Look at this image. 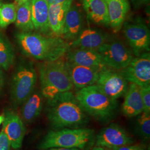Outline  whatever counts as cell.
<instances>
[{
	"label": "cell",
	"instance_id": "6da1fadb",
	"mask_svg": "<svg viewBox=\"0 0 150 150\" xmlns=\"http://www.w3.org/2000/svg\"><path fill=\"white\" fill-rule=\"evenodd\" d=\"M16 40L24 55L42 62L62 59L71 49L69 42L62 38L38 32H18Z\"/></svg>",
	"mask_w": 150,
	"mask_h": 150
},
{
	"label": "cell",
	"instance_id": "7a4b0ae2",
	"mask_svg": "<svg viewBox=\"0 0 150 150\" xmlns=\"http://www.w3.org/2000/svg\"><path fill=\"white\" fill-rule=\"evenodd\" d=\"M47 117L53 129L81 128L89 122L84 111L71 91L59 94L47 100Z\"/></svg>",
	"mask_w": 150,
	"mask_h": 150
},
{
	"label": "cell",
	"instance_id": "3957f363",
	"mask_svg": "<svg viewBox=\"0 0 150 150\" xmlns=\"http://www.w3.org/2000/svg\"><path fill=\"white\" fill-rule=\"evenodd\" d=\"M75 96L86 113L97 121L107 123L118 111V103L106 96L96 85L77 90Z\"/></svg>",
	"mask_w": 150,
	"mask_h": 150
},
{
	"label": "cell",
	"instance_id": "277c9868",
	"mask_svg": "<svg viewBox=\"0 0 150 150\" xmlns=\"http://www.w3.org/2000/svg\"><path fill=\"white\" fill-rule=\"evenodd\" d=\"M41 92L47 100L59 94L71 91L74 87L70 78L66 60L63 58L52 61L42 62L38 67Z\"/></svg>",
	"mask_w": 150,
	"mask_h": 150
},
{
	"label": "cell",
	"instance_id": "5b68a950",
	"mask_svg": "<svg viewBox=\"0 0 150 150\" xmlns=\"http://www.w3.org/2000/svg\"><path fill=\"white\" fill-rule=\"evenodd\" d=\"M95 131L86 128H65L48 131L38 145V149L50 148L79 149L85 150L95 144Z\"/></svg>",
	"mask_w": 150,
	"mask_h": 150
},
{
	"label": "cell",
	"instance_id": "8992f818",
	"mask_svg": "<svg viewBox=\"0 0 150 150\" xmlns=\"http://www.w3.org/2000/svg\"><path fill=\"white\" fill-rule=\"evenodd\" d=\"M37 79V72L32 61L20 59L11 82V99L15 106L22 105L35 90Z\"/></svg>",
	"mask_w": 150,
	"mask_h": 150
},
{
	"label": "cell",
	"instance_id": "52a82bcc",
	"mask_svg": "<svg viewBox=\"0 0 150 150\" xmlns=\"http://www.w3.org/2000/svg\"><path fill=\"white\" fill-rule=\"evenodd\" d=\"M97 50L108 68L122 70L134 57L131 49L119 40H107Z\"/></svg>",
	"mask_w": 150,
	"mask_h": 150
},
{
	"label": "cell",
	"instance_id": "ba28073f",
	"mask_svg": "<svg viewBox=\"0 0 150 150\" xmlns=\"http://www.w3.org/2000/svg\"><path fill=\"white\" fill-rule=\"evenodd\" d=\"M122 27L124 36L135 56L150 52V30L144 22L125 21Z\"/></svg>",
	"mask_w": 150,
	"mask_h": 150
},
{
	"label": "cell",
	"instance_id": "9c48e42d",
	"mask_svg": "<svg viewBox=\"0 0 150 150\" xmlns=\"http://www.w3.org/2000/svg\"><path fill=\"white\" fill-rule=\"evenodd\" d=\"M128 81L120 70L107 68L100 72L95 85L108 97L117 100L128 89Z\"/></svg>",
	"mask_w": 150,
	"mask_h": 150
},
{
	"label": "cell",
	"instance_id": "30bf717a",
	"mask_svg": "<svg viewBox=\"0 0 150 150\" xmlns=\"http://www.w3.org/2000/svg\"><path fill=\"white\" fill-rule=\"evenodd\" d=\"M120 71L128 82L139 87L150 86V52L135 56L127 66Z\"/></svg>",
	"mask_w": 150,
	"mask_h": 150
},
{
	"label": "cell",
	"instance_id": "8fae6325",
	"mask_svg": "<svg viewBox=\"0 0 150 150\" xmlns=\"http://www.w3.org/2000/svg\"><path fill=\"white\" fill-rule=\"evenodd\" d=\"M95 145L107 149H113L134 142L127 132L120 125L111 123L101 130L96 136Z\"/></svg>",
	"mask_w": 150,
	"mask_h": 150
},
{
	"label": "cell",
	"instance_id": "7c38bea8",
	"mask_svg": "<svg viewBox=\"0 0 150 150\" xmlns=\"http://www.w3.org/2000/svg\"><path fill=\"white\" fill-rule=\"evenodd\" d=\"M66 60L75 64L96 69L99 71L108 68L97 50L73 48L66 54Z\"/></svg>",
	"mask_w": 150,
	"mask_h": 150
},
{
	"label": "cell",
	"instance_id": "4fadbf2b",
	"mask_svg": "<svg viewBox=\"0 0 150 150\" xmlns=\"http://www.w3.org/2000/svg\"><path fill=\"white\" fill-rule=\"evenodd\" d=\"M2 130L9 139L11 147L18 149L22 147L26 129L21 118L17 113L8 111L5 113Z\"/></svg>",
	"mask_w": 150,
	"mask_h": 150
},
{
	"label": "cell",
	"instance_id": "5bb4252c",
	"mask_svg": "<svg viewBox=\"0 0 150 150\" xmlns=\"http://www.w3.org/2000/svg\"><path fill=\"white\" fill-rule=\"evenodd\" d=\"M66 62L71 80L77 90L96 83L100 71L75 64L67 60H66Z\"/></svg>",
	"mask_w": 150,
	"mask_h": 150
},
{
	"label": "cell",
	"instance_id": "9a60e30c",
	"mask_svg": "<svg viewBox=\"0 0 150 150\" xmlns=\"http://www.w3.org/2000/svg\"><path fill=\"white\" fill-rule=\"evenodd\" d=\"M108 40V35L94 28H83L74 41L70 42V48H87L97 50Z\"/></svg>",
	"mask_w": 150,
	"mask_h": 150
},
{
	"label": "cell",
	"instance_id": "2e32d148",
	"mask_svg": "<svg viewBox=\"0 0 150 150\" xmlns=\"http://www.w3.org/2000/svg\"><path fill=\"white\" fill-rule=\"evenodd\" d=\"M83 16L80 9L72 5L66 16L61 38L68 42H72L83 30Z\"/></svg>",
	"mask_w": 150,
	"mask_h": 150
},
{
	"label": "cell",
	"instance_id": "e0dca14e",
	"mask_svg": "<svg viewBox=\"0 0 150 150\" xmlns=\"http://www.w3.org/2000/svg\"><path fill=\"white\" fill-rule=\"evenodd\" d=\"M73 0L49 5L48 25L51 35L61 38L64 20Z\"/></svg>",
	"mask_w": 150,
	"mask_h": 150
},
{
	"label": "cell",
	"instance_id": "ac0fdd59",
	"mask_svg": "<svg viewBox=\"0 0 150 150\" xmlns=\"http://www.w3.org/2000/svg\"><path fill=\"white\" fill-rule=\"evenodd\" d=\"M110 22V27L115 32L122 28L129 8V0H105Z\"/></svg>",
	"mask_w": 150,
	"mask_h": 150
},
{
	"label": "cell",
	"instance_id": "d6986e66",
	"mask_svg": "<svg viewBox=\"0 0 150 150\" xmlns=\"http://www.w3.org/2000/svg\"><path fill=\"white\" fill-rule=\"evenodd\" d=\"M124 96L122 112L125 116L132 118L144 112V104L139 86L131 83Z\"/></svg>",
	"mask_w": 150,
	"mask_h": 150
},
{
	"label": "cell",
	"instance_id": "ffe728a7",
	"mask_svg": "<svg viewBox=\"0 0 150 150\" xmlns=\"http://www.w3.org/2000/svg\"><path fill=\"white\" fill-rule=\"evenodd\" d=\"M31 9L34 30L43 35H51L48 25L49 5L46 0H31Z\"/></svg>",
	"mask_w": 150,
	"mask_h": 150
},
{
	"label": "cell",
	"instance_id": "44dd1931",
	"mask_svg": "<svg viewBox=\"0 0 150 150\" xmlns=\"http://www.w3.org/2000/svg\"><path fill=\"white\" fill-rule=\"evenodd\" d=\"M83 7L88 19L102 26L110 27V22L105 0H83Z\"/></svg>",
	"mask_w": 150,
	"mask_h": 150
},
{
	"label": "cell",
	"instance_id": "7402d4cb",
	"mask_svg": "<svg viewBox=\"0 0 150 150\" xmlns=\"http://www.w3.org/2000/svg\"><path fill=\"white\" fill-rule=\"evenodd\" d=\"M43 97L41 91L34 90L22 103V118L27 123L38 118L43 108Z\"/></svg>",
	"mask_w": 150,
	"mask_h": 150
},
{
	"label": "cell",
	"instance_id": "603a6c76",
	"mask_svg": "<svg viewBox=\"0 0 150 150\" xmlns=\"http://www.w3.org/2000/svg\"><path fill=\"white\" fill-rule=\"evenodd\" d=\"M15 25L21 32H31L34 30L32 22L31 1L17 6Z\"/></svg>",
	"mask_w": 150,
	"mask_h": 150
},
{
	"label": "cell",
	"instance_id": "cb8c5ba5",
	"mask_svg": "<svg viewBox=\"0 0 150 150\" xmlns=\"http://www.w3.org/2000/svg\"><path fill=\"white\" fill-rule=\"evenodd\" d=\"M15 59L14 48L5 35L0 30V68L8 70Z\"/></svg>",
	"mask_w": 150,
	"mask_h": 150
},
{
	"label": "cell",
	"instance_id": "d4e9b609",
	"mask_svg": "<svg viewBox=\"0 0 150 150\" xmlns=\"http://www.w3.org/2000/svg\"><path fill=\"white\" fill-rule=\"evenodd\" d=\"M17 6L13 4H2L0 6V27L6 28L16 20Z\"/></svg>",
	"mask_w": 150,
	"mask_h": 150
},
{
	"label": "cell",
	"instance_id": "484cf974",
	"mask_svg": "<svg viewBox=\"0 0 150 150\" xmlns=\"http://www.w3.org/2000/svg\"><path fill=\"white\" fill-rule=\"evenodd\" d=\"M136 129L137 134L142 139H150V113L143 112L137 116Z\"/></svg>",
	"mask_w": 150,
	"mask_h": 150
},
{
	"label": "cell",
	"instance_id": "4316f807",
	"mask_svg": "<svg viewBox=\"0 0 150 150\" xmlns=\"http://www.w3.org/2000/svg\"><path fill=\"white\" fill-rule=\"evenodd\" d=\"M139 90L144 104V112L150 113V86L139 87Z\"/></svg>",
	"mask_w": 150,
	"mask_h": 150
},
{
	"label": "cell",
	"instance_id": "83f0119b",
	"mask_svg": "<svg viewBox=\"0 0 150 150\" xmlns=\"http://www.w3.org/2000/svg\"><path fill=\"white\" fill-rule=\"evenodd\" d=\"M11 144L5 134L1 131L0 132V150H10Z\"/></svg>",
	"mask_w": 150,
	"mask_h": 150
},
{
	"label": "cell",
	"instance_id": "f1b7e54d",
	"mask_svg": "<svg viewBox=\"0 0 150 150\" xmlns=\"http://www.w3.org/2000/svg\"><path fill=\"white\" fill-rule=\"evenodd\" d=\"M111 149L112 150H146V147L145 146L142 145H127L114 147Z\"/></svg>",
	"mask_w": 150,
	"mask_h": 150
},
{
	"label": "cell",
	"instance_id": "f546056e",
	"mask_svg": "<svg viewBox=\"0 0 150 150\" xmlns=\"http://www.w3.org/2000/svg\"><path fill=\"white\" fill-rule=\"evenodd\" d=\"M134 8L137 9L143 6L147 5L150 0H129Z\"/></svg>",
	"mask_w": 150,
	"mask_h": 150
},
{
	"label": "cell",
	"instance_id": "4dcf8cb0",
	"mask_svg": "<svg viewBox=\"0 0 150 150\" xmlns=\"http://www.w3.org/2000/svg\"><path fill=\"white\" fill-rule=\"evenodd\" d=\"M49 5H53V4H60L64 2L69 0H46Z\"/></svg>",
	"mask_w": 150,
	"mask_h": 150
},
{
	"label": "cell",
	"instance_id": "1f68e13d",
	"mask_svg": "<svg viewBox=\"0 0 150 150\" xmlns=\"http://www.w3.org/2000/svg\"><path fill=\"white\" fill-rule=\"evenodd\" d=\"M46 150H81L79 149H64V148H59V147H54V148H50Z\"/></svg>",
	"mask_w": 150,
	"mask_h": 150
},
{
	"label": "cell",
	"instance_id": "d6a6232c",
	"mask_svg": "<svg viewBox=\"0 0 150 150\" xmlns=\"http://www.w3.org/2000/svg\"><path fill=\"white\" fill-rule=\"evenodd\" d=\"M28 1H31V0H15V4H16V6L20 5Z\"/></svg>",
	"mask_w": 150,
	"mask_h": 150
},
{
	"label": "cell",
	"instance_id": "836d02e7",
	"mask_svg": "<svg viewBox=\"0 0 150 150\" xmlns=\"http://www.w3.org/2000/svg\"><path fill=\"white\" fill-rule=\"evenodd\" d=\"M4 119H5V114L1 115H0V126L2 123H3Z\"/></svg>",
	"mask_w": 150,
	"mask_h": 150
},
{
	"label": "cell",
	"instance_id": "e575fe53",
	"mask_svg": "<svg viewBox=\"0 0 150 150\" xmlns=\"http://www.w3.org/2000/svg\"><path fill=\"white\" fill-rule=\"evenodd\" d=\"M91 150H105V149L103 147H97L95 146V147H93Z\"/></svg>",
	"mask_w": 150,
	"mask_h": 150
},
{
	"label": "cell",
	"instance_id": "d590c367",
	"mask_svg": "<svg viewBox=\"0 0 150 150\" xmlns=\"http://www.w3.org/2000/svg\"><path fill=\"white\" fill-rule=\"evenodd\" d=\"M1 82H2V77H1V70H0V86L1 84Z\"/></svg>",
	"mask_w": 150,
	"mask_h": 150
},
{
	"label": "cell",
	"instance_id": "8d00e7d4",
	"mask_svg": "<svg viewBox=\"0 0 150 150\" xmlns=\"http://www.w3.org/2000/svg\"><path fill=\"white\" fill-rule=\"evenodd\" d=\"M105 150H112V149H107V148H105Z\"/></svg>",
	"mask_w": 150,
	"mask_h": 150
},
{
	"label": "cell",
	"instance_id": "74e56055",
	"mask_svg": "<svg viewBox=\"0 0 150 150\" xmlns=\"http://www.w3.org/2000/svg\"><path fill=\"white\" fill-rule=\"evenodd\" d=\"M2 4V3L1 2V1L0 0V6L1 5V4Z\"/></svg>",
	"mask_w": 150,
	"mask_h": 150
}]
</instances>
